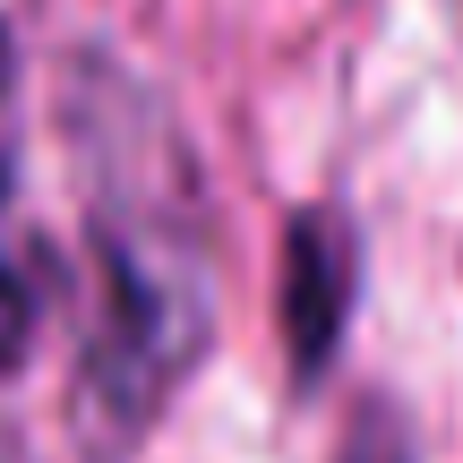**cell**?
<instances>
[{
    "label": "cell",
    "instance_id": "8992f818",
    "mask_svg": "<svg viewBox=\"0 0 463 463\" xmlns=\"http://www.w3.org/2000/svg\"><path fill=\"white\" fill-rule=\"evenodd\" d=\"M0 463H17V455H9V447H0Z\"/></svg>",
    "mask_w": 463,
    "mask_h": 463
},
{
    "label": "cell",
    "instance_id": "277c9868",
    "mask_svg": "<svg viewBox=\"0 0 463 463\" xmlns=\"http://www.w3.org/2000/svg\"><path fill=\"white\" fill-rule=\"evenodd\" d=\"M335 463H412V430H403L386 403H369V412L344 430V455Z\"/></svg>",
    "mask_w": 463,
    "mask_h": 463
},
{
    "label": "cell",
    "instance_id": "5b68a950",
    "mask_svg": "<svg viewBox=\"0 0 463 463\" xmlns=\"http://www.w3.org/2000/svg\"><path fill=\"white\" fill-rule=\"evenodd\" d=\"M9 95H17V52H9V34H0V198H9V164H17V146H9Z\"/></svg>",
    "mask_w": 463,
    "mask_h": 463
},
{
    "label": "cell",
    "instance_id": "7a4b0ae2",
    "mask_svg": "<svg viewBox=\"0 0 463 463\" xmlns=\"http://www.w3.org/2000/svg\"><path fill=\"white\" fill-rule=\"evenodd\" d=\"M361 300V232L344 206H300L283 223V361L300 386L326 378Z\"/></svg>",
    "mask_w": 463,
    "mask_h": 463
},
{
    "label": "cell",
    "instance_id": "6da1fadb",
    "mask_svg": "<svg viewBox=\"0 0 463 463\" xmlns=\"http://www.w3.org/2000/svg\"><path fill=\"white\" fill-rule=\"evenodd\" d=\"M61 129L86 206V258H95V309L78 344V430L95 455H129L215 344V223L172 112L112 61L69 69Z\"/></svg>",
    "mask_w": 463,
    "mask_h": 463
},
{
    "label": "cell",
    "instance_id": "3957f363",
    "mask_svg": "<svg viewBox=\"0 0 463 463\" xmlns=\"http://www.w3.org/2000/svg\"><path fill=\"white\" fill-rule=\"evenodd\" d=\"M26 352H34V283L0 258V378H17Z\"/></svg>",
    "mask_w": 463,
    "mask_h": 463
}]
</instances>
